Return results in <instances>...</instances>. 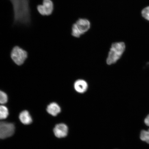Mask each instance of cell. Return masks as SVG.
<instances>
[{"label":"cell","instance_id":"6da1fadb","mask_svg":"<svg viewBox=\"0 0 149 149\" xmlns=\"http://www.w3.org/2000/svg\"><path fill=\"white\" fill-rule=\"evenodd\" d=\"M13 7L15 22L27 24L30 20L28 0H10Z\"/></svg>","mask_w":149,"mask_h":149},{"label":"cell","instance_id":"7a4b0ae2","mask_svg":"<svg viewBox=\"0 0 149 149\" xmlns=\"http://www.w3.org/2000/svg\"><path fill=\"white\" fill-rule=\"evenodd\" d=\"M125 48L124 42H114L112 44L107 58V64L111 65L116 63L122 56Z\"/></svg>","mask_w":149,"mask_h":149},{"label":"cell","instance_id":"3957f363","mask_svg":"<svg viewBox=\"0 0 149 149\" xmlns=\"http://www.w3.org/2000/svg\"><path fill=\"white\" fill-rule=\"evenodd\" d=\"M27 56V52L18 46L14 48L11 55L13 61L18 65L23 64L26 59Z\"/></svg>","mask_w":149,"mask_h":149},{"label":"cell","instance_id":"277c9868","mask_svg":"<svg viewBox=\"0 0 149 149\" xmlns=\"http://www.w3.org/2000/svg\"><path fill=\"white\" fill-rule=\"evenodd\" d=\"M15 127L13 124L6 122H0V139L10 137L13 135Z\"/></svg>","mask_w":149,"mask_h":149},{"label":"cell","instance_id":"5b68a950","mask_svg":"<svg viewBox=\"0 0 149 149\" xmlns=\"http://www.w3.org/2000/svg\"><path fill=\"white\" fill-rule=\"evenodd\" d=\"M37 10L43 16H49L53 13L54 5L51 0H43L42 5L37 7Z\"/></svg>","mask_w":149,"mask_h":149},{"label":"cell","instance_id":"8992f818","mask_svg":"<svg viewBox=\"0 0 149 149\" xmlns=\"http://www.w3.org/2000/svg\"><path fill=\"white\" fill-rule=\"evenodd\" d=\"M54 133L56 136L59 138L66 137L68 133V127L64 124H57L54 128Z\"/></svg>","mask_w":149,"mask_h":149},{"label":"cell","instance_id":"52a82bcc","mask_svg":"<svg viewBox=\"0 0 149 149\" xmlns=\"http://www.w3.org/2000/svg\"><path fill=\"white\" fill-rule=\"evenodd\" d=\"M75 23L82 35L87 32L91 28L90 22L86 19L80 18Z\"/></svg>","mask_w":149,"mask_h":149},{"label":"cell","instance_id":"ba28073f","mask_svg":"<svg viewBox=\"0 0 149 149\" xmlns=\"http://www.w3.org/2000/svg\"><path fill=\"white\" fill-rule=\"evenodd\" d=\"M74 88L77 93L83 94L86 92L88 89V84L84 80H77L74 83Z\"/></svg>","mask_w":149,"mask_h":149},{"label":"cell","instance_id":"9c48e42d","mask_svg":"<svg viewBox=\"0 0 149 149\" xmlns=\"http://www.w3.org/2000/svg\"><path fill=\"white\" fill-rule=\"evenodd\" d=\"M47 111L54 116H56L61 111V107L56 102H52L48 106Z\"/></svg>","mask_w":149,"mask_h":149},{"label":"cell","instance_id":"30bf717a","mask_svg":"<svg viewBox=\"0 0 149 149\" xmlns=\"http://www.w3.org/2000/svg\"><path fill=\"white\" fill-rule=\"evenodd\" d=\"M19 120L24 125H29L32 122V118L29 111H24L20 113Z\"/></svg>","mask_w":149,"mask_h":149},{"label":"cell","instance_id":"8fae6325","mask_svg":"<svg viewBox=\"0 0 149 149\" xmlns=\"http://www.w3.org/2000/svg\"><path fill=\"white\" fill-rule=\"evenodd\" d=\"M8 115V110L7 108L4 106L0 105V120L6 118Z\"/></svg>","mask_w":149,"mask_h":149},{"label":"cell","instance_id":"7c38bea8","mask_svg":"<svg viewBox=\"0 0 149 149\" xmlns=\"http://www.w3.org/2000/svg\"><path fill=\"white\" fill-rule=\"evenodd\" d=\"M140 138L141 141L149 144V129L148 130H142L141 132Z\"/></svg>","mask_w":149,"mask_h":149},{"label":"cell","instance_id":"4fadbf2b","mask_svg":"<svg viewBox=\"0 0 149 149\" xmlns=\"http://www.w3.org/2000/svg\"><path fill=\"white\" fill-rule=\"evenodd\" d=\"M72 34L76 38H79L82 35L75 23L72 26Z\"/></svg>","mask_w":149,"mask_h":149},{"label":"cell","instance_id":"5bb4252c","mask_svg":"<svg viewBox=\"0 0 149 149\" xmlns=\"http://www.w3.org/2000/svg\"><path fill=\"white\" fill-rule=\"evenodd\" d=\"M8 97L6 94L0 91V104H4L7 102Z\"/></svg>","mask_w":149,"mask_h":149},{"label":"cell","instance_id":"9a60e30c","mask_svg":"<svg viewBox=\"0 0 149 149\" xmlns=\"http://www.w3.org/2000/svg\"><path fill=\"white\" fill-rule=\"evenodd\" d=\"M141 15L145 19L149 21V6L145 7L141 12Z\"/></svg>","mask_w":149,"mask_h":149},{"label":"cell","instance_id":"2e32d148","mask_svg":"<svg viewBox=\"0 0 149 149\" xmlns=\"http://www.w3.org/2000/svg\"><path fill=\"white\" fill-rule=\"evenodd\" d=\"M144 123L146 125L149 126V114L145 118Z\"/></svg>","mask_w":149,"mask_h":149}]
</instances>
